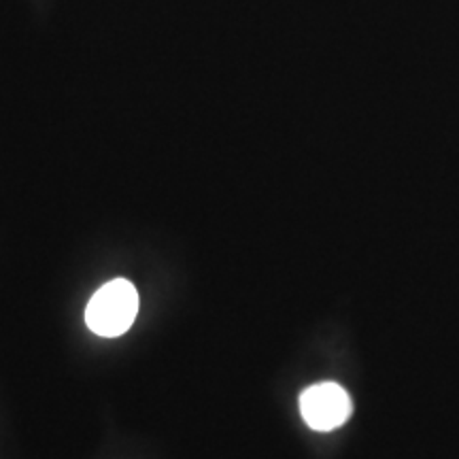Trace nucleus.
<instances>
[{"instance_id":"obj_1","label":"nucleus","mask_w":459,"mask_h":459,"mask_svg":"<svg viewBox=\"0 0 459 459\" xmlns=\"http://www.w3.org/2000/svg\"><path fill=\"white\" fill-rule=\"evenodd\" d=\"M139 313V294L128 279L108 281L91 296L85 308V324L102 338L122 336Z\"/></svg>"},{"instance_id":"obj_2","label":"nucleus","mask_w":459,"mask_h":459,"mask_svg":"<svg viewBox=\"0 0 459 459\" xmlns=\"http://www.w3.org/2000/svg\"><path fill=\"white\" fill-rule=\"evenodd\" d=\"M351 398L338 383H317L300 395L302 419L317 432L341 428L351 417Z\"/></svg>"}]
</instances>
